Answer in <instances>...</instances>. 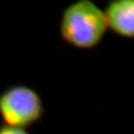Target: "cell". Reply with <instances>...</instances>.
<instances>
[{
    "mask_svg": "<svg viewBox=\"0 0 134 134\" xmlns=\"http://www.w3.org/2000/svg\"><path fill=\"white\" fill-rule=\"evenodd\" d=\"M104 11L91 0H77L64 10L60 24L62 39L81 50L96 47L107 31Z\"/></svg>",
    "mask_w": 134,
    "mask_h": 134,
    "instance_id": "6da1fadb",
    "label": "cell"
},
{
    "mask_svg": "<svg viewBox=\"0 0 134 134\" xmlns=\"http://www.w3.org/2000/svg\"><path fill=\"white\" fill-rule=\"evenodd\" d=\"M44 114V105L33 88L16 85L0 94V118L4 125L26 129L37 123Z\"/></svg>",
    "mask_w": 134,
    "mask_h": 134,
    "instance_id": "7a4b0ae2",
    "label": "cell"
},
{
    "mask_svg": "<svg viewBox=\"0 0 134 134\" xmlns=\"http://www.w3.org/2000/svg\"><path fill=\"white\" fill-rule=\"evenodd\" d=\"M104 15L107 28L125 38H134V0H110Z\"/></svg>",
    "mask_w": 134,
    "mask_h": 134,
    "instance_id": "3957f363",
    "label": "cell"
},
{
    "mask_svg": "<svg viewBox=\"0 0 134 134\" xmlns=\"http://www.w3.org/2000/svg\"><path fill=\"white\" fill-rule=\"evenodd\" d=\"M0 134H30L28 131L24 128H18L3 125L0 126Z\"/></svg>",
    "mask_w": 134,
    "mask_h": 134,
    "instance_id": "277c9868",
    "label": "cell"
}]
</instances>
